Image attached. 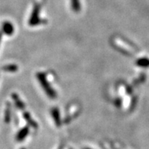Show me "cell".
<instances>
[{"mask_svg": "<svg viewBox=\"0 0 149 149\" xmlns=\"http://www.w3.org/2000/svg\"><path fill=\"white\" fill-rule=\"evenodd\" d=\"M36 77H37L38 81L40 82L41 87L42 88L45 94L51 99H55L56 97V93H55V90L51 87L50 84L49 83V81L46 79L45 74L40 72V73L37 74Z\"/></svg>", "mask_w": 149, "mask_h": 149, "instance_id": "cell-1", "label": "cell"}, {"mask_svg": "<svg viewBox=\"0 0 149 149\" xmlns=\"http://www.w3.org/2000/svg\"><path fill=\"white\" fill-rule=\"evenodd\" d=\"M40 5H35L33 7V9L32 11V14L30 15V18L29 19V25L30 26H36V25L42 24L44 22L40 18Z\"/></svg>", "mask_w": 149, "mask_h": 149, "instance_id": "cell-2", "label": "cell"}, {"mask_svg": "<svg viewBox=\"0 0 149 149\" xmlns=\"http://www.w3.org/2000/svg\"><path fill=\"white\" fill-rule=\"evenodd\" d=\"M2 31L6 35H11L14 33V27L12 24L8 21H6L2 25Z\"/></svg>", "mask_w": 149, "mask_h": 149, "instance_id": "cell-3", "label": "cell"}, {"mask_svg": "<svg viewBox=\"0 0 149 149\" xmlns=\"http://www.w3.org/2000/svg\"><path fill=\"white\" fill-rule=\"evenodd\" d=\"M29 133V128L27 126L24 127L19 131L18 133L17 134V136H16V140L17 142H21L23 140L26 138L27 135Z\"/></svg>", "mask_w": 149, "mask_h": 149, "instance_id": "cell-4", "label": "cell"}, {"mask_svg": "<svg viewBox=\"0 0 149 149\" xmlns=\"http://www.w3.org/2000/svg\"><path fill=\"white\" fill-rule=\"evenodd\" d=\"M52 116L53 117V119L55 120V124L58 126H60L61 123V117H60V113H59L58 109L57 108H53L52 109Z\"/></svg>", "mask_w": 149, "mask_h": 149, "instance_id": "cell-5", "label": "cell"}, {"mask_svg": "<svg viewBox=\"0 0 149 149\" xmlns=\"http://www.w3.org/2000/svg\"><path fill=\"white\" fill-rule=\"evenodd\" d=\"M11 108L9 103H7L6 104V111H5V122L6 123H8L11 120Z\"/></svg>", "mask_w": 149, "mask_h": 149, "instance_id": "cell-6", "label": "cell"}, {"mask_svg": "<svg viewBox=\"0 0 149 149\" xmlns=\"http://www.w3.org/2000/svg\"><path fill=\"white\" fill-rule=\"evenodd\" d=\"M12 98H13L14 101H15V104H16V106H17L19 109H23L25 107L24 104L21 100H20L19 97L17 96V95H16V94H13V95H12Z\"/></svg>", "mask_w": 149, "mask_h": 149, "instance_id": "cell-7", "label": "cell"}, {"mask_svg": "<svg viewBox=\"0 0 149 149\" xmlns=\"http://www.w3.org/2000/svg\"><path fill=\"white\" fill-rule=\"evenodd\" d=\"M2 69L3 70V71H6V72H16V71L17 70V66L15 64L6 65V66L2 67Z\"/></svg>", "mask_w": 149, "mask_h": 149, "instance_id": "cell-8", "label": "cell"}, {"mask_svg": "<svg viewBox=\"0 0 149 149\" xmlns=\"http://www.w3.org/2000/svg\"><path fill=\"white\" fill-rule=\"evenodd\" d=\"M24 119H26V122H27V123H28L31 126L33 127V128H36V127H37V124H36V123H35V122L33 120L32 118H31V117H30V115L29 114V113H25L24 114Z\"/></svg>", "mask_w": 149, "mask_h": 149, "instance_id": "cell-9", "label": "cell"}, {"mask_svg": "<svg viewBox=\"0 0 149 149\" xmlns=\"http://www.w3.org/2000/svg\"><path fill=\"white\" fill-rule=\"evenodd\" d=\"M71 6L73 10L75 11H79L80 10V2L79 0H70Z\"/></svg>", "mask_w": 149, "mask_h": 149, "instance_id": "cell-10", "label": "cell"}, {"mask_svg": "<svg viewBox=\"0 0 149 149\" xmlns=\"http://www.w3.org/2000/svg\"><path fill=\"white\" fill-rule=\"evenodd\" d=\"M137 65L141 67H148L149 66V59L146 58H142L140 59L139 60H137Z\"/></svg>", "mask_w": 149, "mask_h": 149, "instance_id": "cell-11", "label": "cell"}, {"mask_svg": "<svg viewBox=\"0 0 149 149\" xmlns=\"http://www.w3.org/2000/svg\"><path fill=\"white\" fill-rule=\"evenodd\" d=\"M1 40H2V33H0V43H1Z\"/></svg>", "mask_w": 149, "mask_h": 149, "instance_id": "cell-12", "label": "cell"}, {"mask_svg": "<svg viewBox=\"0 0 149 149\" xmlns=\"http://www.w3.org/2000/svg\"><path fill=\"white\" fill-rule=\"evenodd\" d=\"M85 149H90V148H85Z\"/></svg>", "mask_w": 149, "mask_h": 149, "instance_id": "cell-13", "label": "cell"}, {"mask_svg": "<svg viewBox=\"0 0 149 149\" xmlns=\"http://www.w3.org/2000/svg\"><path fill=\"white\" fill-rule=\"evenodd\" d=\"M21 149H25V148H21Z\"/></svg>", "mask_w": 149, "mask_h": 149, "instance_id": "cell-14", "label": "cell"}]
</instances>
